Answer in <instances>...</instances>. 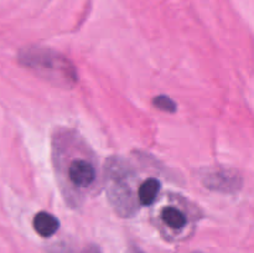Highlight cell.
Here are the masks:
<instances>
[{"label":"cell","mask_w":254,"mask_h":253,"mask_svg":"<svg viewBox=\"0 0 254 253\" xmlns=\"http://www.w3.org/2000/svg\"><path fill=\"white\" fill-rule=\"evenodd\" d=\"M161 183L155 178H149L144 181L138 190L139 201L143 206H151L155 202L160 192Z\"/></svg>","instance_id":"cell-7"},{"label":"cell","mask_w":254,"mask_h":253,"mask_svg":"<svg viewBox=\"0 0 254 253\" xmlns=\"http://www.w3.org/2000/svg\"><path fill=\"white\" fill-rule=\"evenodd\" d=\"M161 221L166 227L174 231H181L188 225V217L180 208L175 206H168L161 211Z\"/></svg>","instance_id":"cell-6"},{"label":"cell","mask_w":254,"mask_h":253,"mask_svg":"<svg viewBox=\"0 0 254 253\" xmlns=\"http://www.w3.org/2000/svg\"><path fill=\"white\" fill-rule=\"evenodd\" d=\"M82 253H102V252H101V250L97 247V246L91 245V246H88V247L84 248L83 252H82Z\"/></svg>","instance_id":"cell-9"},{"label":"cell","mask_w":254,"mask_h":253,"mask_svg":"<svg viewBox=\"0 0 254 253\" xmlns=\"http://www.w3.org/2000/svg\"><path fill=\"white\" fill-rule=\"evenodd\" d=\"M112 178H113V185L109 189V200L122 217H130L135 212L133 193L129 190L128 185L122 180L123 176L113 174Z\"/></svg>","instance_id":"cell-3"},{"label":"cell","mask_w":254,"mask_h":253,"mask_svg":"<svg viewBox=\"0 0 254 253\" xmlns=\"http://www.w3.org/2000/svg\"><path fill=\"white\" fill-rule=\"evenodd\" d=\"M130 253H144V252L140 250V248L138 247V246H134V245H133V246H131V247H130Z\"/></svg>","instance_id":"cell-10"},{"label":"cell","mask_w":254,"mask_h":253,"mask_svg":"<svg viewBox=\"0 0 254 253\" xmlns=\"http://www.w3.org/2000/svg\"><path fill=\"white\" fill-rule=\"evenodd\" d=\"M32 226L36 233L41 237L49 238L54 236L60 228V221L56 216L46 212V211H40L34 216Z\"/></svg>","instance_id":"cell-5"},{"label":"cell","mask_w":254,"mask_h":253,"mask_svg":"<svg viewBox=\"0 0 254 253\" xmlns=\"http://www.w3.org/2000/svg\"><path fill=\"white\" fill-rule=\"evenodd\" d=\"M19 62L44 81L61 88H72L78 81L74 64L52 49L29 46L19 52Z\"/></svg>","instance_id":"cell-1"},{"label":"cell","mask_w":254,"mask_h":253,"mask_svg":"<svg viewBox=\"0 0 254 253\" xmlns=\"http://www.w3.org/2000/svg\"><path fill=\"white\" fill-rule=\"evenodd\" d=\"M153 106L160 111L166 112V113H175L176 109H178L175 101H173L169 96H164V94L153 99Z\"/></svg>","instance_id":"cell-8"},{"label":"cell","mask_w":254,"mask_h":253,"mask_svg":"<svg viewBox=\"0 0 254 253\" xmlns=\"http://www.w3.org/2000/svg\"><path fill=\"white\" fill-rule=\"evenodd\" d=\"M202 183L206 188L212 191L223 193H233L242 188L243 180L235 171L221 170L207 174L203 178Z\"/></svg>","instance_id":"cell-4"},{"label":"cell","mask_w":254,"mask_h":253,"mask_svg":"<svg viewBox=\"0 0 254 253\" xmlns=\"http://www.w3.org/2000/svg\"><path fill=\"white\" fill-rule=\"evenodd\" d=\"M97 179V171L93 163L83 158L73 159L67 166V180L74 189L91 188Z\"/></svg>","instance_id":"cell-2"}]
</instances>
